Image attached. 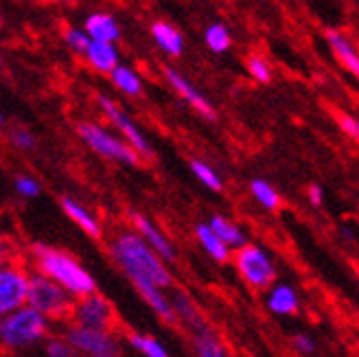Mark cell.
<instances>
[{
    "label": "cell",
    "instance_id": "35",
    "mask_svg": "<svg viewBox=\"0 0 359 357\" xmlns=\"http://www.w3.org/2000/svg\"><path fill=\"white\" fill-rule=\"evenodd\" d=\"M307 198L313 206H322V202H325V189H322L320 184H311L307 189Z\"/></svg>",
    "mask_w": 359,
    "mask_h": 357
},
{
    "label": "cell",
    "instance_id": "9",
    "mask_svg": "<svg viewBox=\"0 0 359 357\" xmlns=\"http://www.w3.org/2000/svg\"><path fill=\"white\" fill-rule=\"evenodd\" d=\"M97 103H99L103 116L118 130L121 138L136 151V156L140 160H154L156 151L151 147V142H149V138L145 134H142V130L138 128V125L132 121V116L107 95H97Z\"/></svg>",
    "mask_w": 359,
    "mask_h": 357
},
{
    "label": "cell",
    "instance_id": "36",
    "mask_svg": "<svg viewBox=\"0 0 359 357\" xmlns=\"http://www.w3.org/2000/svg\"><path fill=\"white\" fill-rule=\"evenodd\" d=\"M3 125H5V119H3V114H0V128H3Z\"/></svg>",
    "mask_w": 359,
    "mask_h": 357
},
{
    "label": "cell",
    "instance_id": "6",
    "mask_svg": "<svg viewBox=\"0 0 359 357\" xmlns=\"http://www.w3.org/2000/svg\"><path fill=\"white\" fill-rule=\"evenodd\" d=\"M230 261L239 272V276L243 278V283L257 292H267L276 281V265L272 257L267 255V250H263L257 243H245L237 250H232Z\"/></svg>",
    "mask_w": 359,
    "mask_h": 357
},
{
    "label": "cell",
    "instance_id": "21",
    "mask_svg": "<svg viewBox=\"0 0 359 357\" xmlns=\"http://www.w3.org/2000/svg\"><path fill=\"white\" fill-rule=\"evenodd\" d=\"M208 228L212 230L215 235H217L230 250H237L241 245L248 243V237L243 233V228L237 226L232 220H228L226 215H212L208 220Z\"/></svg>",
    "mask_w": 359,
    "mask_h": 357
},
{
    "label": "cell",
    "instance_id": "25",
    "mask_svg": "<svg viewBox=\"0 0 359 357\" xmlns=\"http://www.w3.org/2000/svg\"><path fill=\"white\" fill-rule=\"evenodd\" d=\"M204 42L212 53H226L232 44L230 29L224 22H212L204 31Z\"/></svg>",
    "mask_w": 359,
    "mask_h": 357
},
{
    "label": "cell",
    "instance_id": "37",
    "mask_svg": "<svg viewBox=\"0 0 359 357\" xmlns=\"http://www.w3.org/2000/svg\"><path fill=\"white\" fill-rule=\"evenodd\" d=\"M0 70H3V58H0Z\"/></svg>",
    "mask_w": 359,
    "mask_h": 357
},
{
    "label": "cell",
    "instance_id": "10",
    "mask_svg": "<svg viewBox=\"0 0 359 357\" xmlns=\"http://www.w3.org/2000/svg\"><path fill=\"white\" fill-rule=\"evenodd\" d=\"M62 335H64V340L75 349V353L83 357H121L123 355L121 335L90 331V329L75 327V325H66Z\"/></svg>",
    "mask_w": 359,
    "mask_h": 357
},
{
    "label": "cell",
    "instance_id": "18",
    "mask_svg": "<svg viewBox=\"0 0 359 357\" xmlns=\"http://www.w3.org/2000/svg\"><path fill=\"white\" fill-rule=\"evenodd\" d=\"M83 58H86L88 66L101 75H110L112 70L121 64L118 48L114 44H107V42H93L90 40V46H88Z\"/></svg>",
    "mask_w": 359,
    "mask_h": 357
},
{
    "label": "cell",
    "instance_id": "38",
    "mask_svg": "<svg viewBox=\"0 0 359 357\" xmlns=\"http://www.w3.org/2000/svg\"><path fill=\"white\" fill-rule=\"evenodd\" d=\"M0 29H3V18H0Z\"/></svg>",
    "mask_w": 359,
    "mask_h": 357
},
{
    "label": "cell",
    "instance_id": "31",
    "mask_svg": "<svg viewBox=\"0 0 359 357\" xmlns=\"http://www.w3.org/2000/svg\"><path fill=\"white\" fill-rule=\"evenodd\" d=\"M13 187H15V193L20 195V198H27V200L38 198L40 191H42L40 189V182L35 180V177H31V175H18Z\"/></svg>",
    "mask_w": 359,
    "mask_h": 357
},
{
    "label": "cell",
    "instance_id": "20",
    "mask_svg": "<svg viewBox=\"0 0 359 357\" xmlns=\"http://www.w3.org/2000/svg\"><path fill=\"white\" fill-rule=\"evenodd\" d=\"M195 239L204 248V252L217 263H228L230 257H232V250L212 233L208 228V224H197L195 226Z\"/></svg>",
    "mask_w": 359,
    "mask_h": 357
},
{
    "label": "cell",
    "instance_id": "14",
    "mask_svg": "<svg viewBox=\"0 0 359 357\" xmlns=\"http://www.w3.org/2000/svg\"><path fill=\"white\" fill-rule=\"evenodd\" d=\"M325 35H327L329 48L335 55V60L339 62V66H342L346 73H351L353 77L359 79V50H357V46L337 29H327Z\"/></svg>",
    "mask_w": 359,
    "mask_h": 357
},
{
    "label": "cell",
    "instance_id": "23",
    "mask_svg": "<svg viewBox=\"0 0 359 357\" xmlns=\"http://www.w3.org/2000/svg\"><path fill=\"white\" fill-rule=\"evenodd\" d=\"M110 81L125 97H140L142 95V79L128 64H118L110 73Z\"/></svg>",
    "mask_w": 359,
    "mask_h": 357
},
{
    "label": "cell",
    "instance_id": "3",
    "mask_svg": "<svg viewBox=\"0 0 359 357\" xmlns=\"http://www.w3.org/2000/svg\"><path fill=\"white\" fill-rule=\"evenodd\" d=\"M48 335L50 323L29 305L0 318V349L3 353H20L38 346Z\"/></svg>",
    "mask_w": 359,
    "mask_h": 357
},
{
    "label": "cell",
    "instance_id": "1",
    "mask_svg": "<svg viewBox=\"0 0 359 357\" xmlns=\"http://www.w3.org/2000/svg\"><path fill=\"white\" fill-rule=\"evenodd\" d=\"M107 252L118 270L128 276L132 288L142 283L156 285L158 290L169 292L175 288V281L167 263L142 241L132 228H121L107 239Z\"/></svg>",
    "mask_w": 359,
    "mask_h": 357
},
{
    "label": "cell",
    "instance_id": "16",
    "mask_svg": "<svg viewBox=\"0 0 359 357\" xmlns=\"http://www.w3.org/2000/svg\"><path fill=\"white\" fill-rule=\"evenodd\" d=\"M151 38L156 46L167 53L169 58H180L184 53V35L180 33V29L167 20H156L151 25Z\"/></svg>",
    "mask_w": 359,
    "mask_h": 357
},
{
    "label": "cell",
    "instance_id": "33",
    "mask_svg": "<svg viewBox=\"0 0 359 357\" xmlns=\"http://www.w3.org/2000/svg\"><path fill=\"white\" fill-rule=\"evenodd\" d=\"M292 346L300 353V355H313L316 353V342L313 337L307 333H296L292 337Z\"/></svg>",
    "mask_w": 359,
    "mask_h": 357
},
{
    "label": "cell",
    "instance_id": "34",
    "mask_svg": "<svg viewBox=\"0 0 359 357\" xmlns=\"http://www.w3.org/2000/svg\"><path fill=\"white\" fill-rule=\"evenodd\" d=\"M13 255H15V248H13L11 239L3 233V230H0V263H5Z\"/></svg>",
    "mask_w": 359,
    "mask_h": 357
},
{
    "label": "cell",
    "instance_id": "22",
    "mask_svg": "<svg viewBox=\"0 0 359 357\" xmlns=\"http://www.w3.org/2000/svg\"><path fill=\"white\" fill-rule=\"evenodd\" d=\"M125 340L130 342V346L140 353L142 357H171V353L167 351V346L158 340V337L149 335V333H142V331H132L128 329L125 331Z\"/></svg>",
    "mask_w": 359,
    "mask_h": 357
},
{
    "label": "cell",
    "instance_id": "28",
    "mask_svg": "<svg viewBox=\"0 0 359 357\" xmlns=\"http://www.w3.org/2000/svg\"><path fill=\"white\" fill-rule=\"evenodd\" d=\"M44 353L46 357H77L75 349L64 340V335H48L44 340Z\"/></svg>",
    "mask_w": 359,
    "mask_h": 357
},
{
    "label": "cell",
    "instance_id": "2",
    "mask_svg": "<svg viewBox=\"0 0 359 357\" xmlns=\"http://www.w3.org/2000/svg\"><path fill=\"white\" fill-rule=\"evenodd\" d=\"M25 259L35 274H42L48 281L57 283L75 300L97 292V281L86 267L73 257L68 250L48 245V243H31L25 252Z\"/></svg>",
    "mask_w": 359,
    "mask_h": 357
},
{
    "label": "cell",
    "instance_id": "29",
    "mask_svg": "<svg viewBox=\"0 0 359 357\" xmlns=\"http://www.w3.org/2000/svg\"><path fill=\"white\" fill-rule=\"evenodd\" d=\"M64 42H66V46L70 50L77 53V55H86V50L90 46V38L86 35V31L83 29H75V27H68L64 31Z\"/></svg>",
    "mask_w": 359,
    "mask_h": 357
},
{
    "label": "cell",
    "instance_id": "19",
    "mask_svg": "<svg viewBox=\"0 0 359 357\" xmlns=\"http://www.w3.org/2000/svg\"><path fill=\"white\" fill-rule=\"evenodd\" d=\"M191 344H193L195 357H232L226 344L208 325L191 331Z\"/></svg>",
    "mask_w": 359,
    "mask_h": 357
},
{
    "label": "cell",
    "instance_id": "8",
    "mask_svg": "<svg viewBox=\"0 0 359 357\" xmlns=\"http://www.w3.org/2000/svg\"><path fill=\"white\" fill-rule=\"evenodd\" d=\"M31 267L25 255L15 252L11 259L0 263V318L27 305Z\"/></svg>",
    "mask_w": 359,
    "mask_h": 357
},
{
    "label": "cell",
    "instance_id": "27",
    "mask_svg": "<svg viewBox=\"0 0 359 357\" xmlns=\"http://www.w3.org/2000/svg\"><path fill=\"white\" fill-rule=\"evenodd\" d=\"M245 68H248V75L252 77L257 83H269L272 81V66L269 62L261 55H250L248 62H245Z\"/></svg>",
    "mask_w": 359,
    "mask_h": 357
},
{
    "label": "cell",
    "instance_id": "40",
    "mask_svg": "<svg viewBox=\"0 0 359 357\" xmlns=\"http://www.w3.org/2000/svg\"><path fill=\"white\" fill-rule=\"evenodd\" d=\"M0 353H3V349H0Z\"/></svg>",
    "mask_w": 359,
    "mask_h": 357
},
{
    "label": "cell",
    "instance_id": "7",
    "mask_svg": "<svg viewBox=\"0 0 359 357\" xmlns=\"http://www.w3.org/2000/svg\"><path fill=\"white\" fill-rule=\"evenodd\" d=\"M77 134L90 149L105 160H114V163H121L125 167H140L142 163L136 151L121 136L112 134L95 121H81L77 125Z\"/></svg>",
    "mask_w": 359,
    "mask_h": 357
},
{
    "label": "cell",
    "instance_id": "11",
    "mask_svg": "<svg viewBox=\"0 0 359 357\" xmlns=\"http://www.w3.org/2000/svg\"><path fill=\"white\" fill-rule=\"evenodd\" d=\"M130 222H132V230L134 233L145 241L154 252L163 259L165 263H173L175 259H177V255H175V248H173V243L169 241V237L160 230L147 215H142V213H132L130 215Z\"/></svg>",
    "mask_w": 359,
    "mask_h": 357
},
{
    "label": "cell",
    "instance_id": "4",
    "mask_svg": "<svg viewBox=\"0 0 359 357\" xmlns=\"http://www.w3.org/2000/svg\"><path fill=\"white\" fill-rule=\"evenodd\" d=\"M27 305L33 307L38 314H42L48 320V323L70 325V318H73V307H75V298L70 296L66 290H62L57 283L48 281L42 274L31 272Z\"/></svg>",
    "mask_w": 359,
    "mask_h": 357
},
{
    "label": "cell",
    "instance_id": "12",
    "mask_svg": "<svg viewBox=\"0 0 359 357\" xmlns=\"http://www.w3.org/2000/svg\"><path fill=\"white\" fill-rule=\"evenodd\" d=\"M163 73H165L167 83L180 95V99L187 101L197 114L204 116V119H208V121H215V119H217V114H215V108H212V103H210L200 90H197V88H195L182 73H177V70L171 68V66H165V68H163Z\"/></svg>",
    "mask_w": 359,
    "mask_h": 357
},
{
    "label": "cell",
    "instance_id": "17",
    "mask_svg": "<svg viewBox=\"0 0 359 357\" xmlns=\"http://www.w3.org/2000/svg\"><path fill=\"white\" fill-rule=\"evenodd\" d=\"M267 309L276 316H294L300 309V298L290 283H276L267 290Z\"/></svg>",
    "mask_w": 359,
    "mask_h": 357
},
{
    "label": "cell",
    "instance_id": "24",
    "mask_svg": "<svg viewBox=\"0 0 359 357\" xmlns=\"http://www.w3.org/2000/svg\"><path fill=\"white\" fill-rule=\"evenodd\" d=\"M250 193H252V198L265 208V210H278L283 200H280V193L269 184L263 177H255L252 182H250Z\"/></svg>",
    "mask_w": 359,
    "mask_h": 357
},
{
    "label": "cell",
    "instance_id": "5",
    "mask_svg": "<svg viewBox=\"0 0 359 357\" xmlns=\"http://www.w3.org/2000/svg\"><path fill=\"white\" fill-rule=\"evenodd\" d=\"M70 325L83 327L90 331L112 333V335H121V337L125 335V331H128L123 325L118 311H116V307L99 292L75 300Z\"/></svg>",
    "mask_w": 359,
    "mask_h": 357
},
{
    "label": "cell",
    "instance_id": "13",
    "mask_svg": "<svg viewBox=\"0 0 359 357\" xmlns=\"http://www.w3.org/2000/svg\"><path fill=\"white\" fill-rule=\"evenodd\" d=\"M60 204H62V210L66 213V217L73 222L81 233H86L90 239H95V241L103 239V226H101L99 217L88 206H83L75 198H70V195H64V198L60 200Z\"/></svg>",
    "mask_w": 359,
    "mask_h": 357
},
{
    "label": "cell",
    "instance_id": "39",
    "mask_svg": "<svg viewBox=\"0 0 359 357\" xmlns=\"http://www.w3.org/2000/svg\"><path fill=\"white\" fill-rule=\"evenodd\" d=\"M62 3H73V0H62Z\"/></svg>",
    "mask_w": 359,
    "mask_h": 357
},
{
    "label": "cell",
    "instance_id": "30",
    "mask_svg": "<svg viewBox=\"0 0 359 357\" xmlns=\"http://www.w3.org/2000/svg\"><path fill=\"white\" fill-rule=\"evenodd\" d=\"M9 142L20 151H33L38 147V138H35V134L29 132L27 128H13L9 132Z\"/></svg>",
    "mask_w": 359,
    "mask_h": 357
},
{
    "label": "cell",
    "instance_id": "32",
    "mask_svg": "<svg viewBox=\"0 0 359 357\" xmlns=\"http://www.w3.org/2000/svg\"><path fill=\"white\" fill-rule=\"evenodd\" d=\"M337 125L346 136H351L353 140H359V119L346 112H339L337 114Z\"/></svg>",
    "mask_w": 359,
    "mask_h": 357
},
{
    "label": "cell",
    "instance_id": "15",
    "mask_svg": "<svg viewBox=\"0 0 359 357\" xmlns=\"http://www.w3.org/2000/svg\"><path fill=\"white\" fill-rule=\"evenodd\" d=\"M86 35L93 42H107V44H116L121 38V25L116 22V18L107 11H95L86 18L83 25Z\"/></svg>",
    "mask_w": 359,
    "mask_h": 357
},
{
    "label": "cell",
    "instance_id": "26",
    "mask_svg": "<svg viewBox=\"0 0 359 357\" xmlns=\"http://www.w3.org/2000/svg\"><path fill=\"white\" fill-rule=\"evenodd\" d=\"M191 171L193 175L200 180L206 189L215 191V193H219L224 189V182H222V175L215 171L210 165H206L204 160H191Z\"/></svg>",
    "mask_w": 359,
    "mask_h": 357
}]
</instances>
